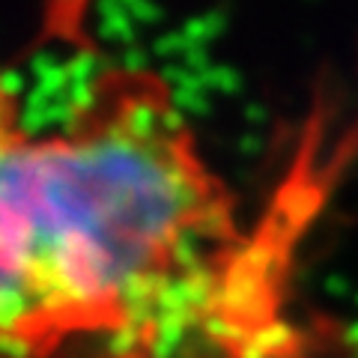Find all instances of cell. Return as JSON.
I'll return each instance as SVG.
<instances>
[{
    "mask_svg": "<svg viewBox=\"0 0 358 358\" xmlns=\"http://www.w3.org/2000/svg\"><path fill=\"white\" fill-rule=\"evenodd\" d=\"M0 358H6V355H0Z\"/></svg>",
    "mask_w": 358,
    "mask_h": 358,
    "instance_id": "cell-3",
    "label": "cell"
},
{
    "mask_svg": "<svg viewBox=\"0 0 358 358\" xmlns=\"http://www.w3.org/2000/svg\"><path fill=\"white\" fill-rule=\"evenodd\" d=\"M313 200L242 215L171 84L105 66L57 129L0 150V355L358 358L301 299Z\"/></svg>",
    "mask_w": 358,
    "mask_h": 358,
    "instance_id": "cell-1",
    "label": "cell"
},
{
    "mask_svg": "<svg viewBox=\"0 0 358 358\" xmlns=\"http://www.w3.org/2000/svg\"><path fill=\"white\" fill-rule=\"evenodd\" d=\"M21 131H24V122H21L18 96H15V90L9 87L3 72H0V150L13 138H18Z\"/></svg>",
    "mask_w": 358,
    "mask_h": 358,
    "instance_id": "cell-2",
    "label": "cell"
}]
</instances>
